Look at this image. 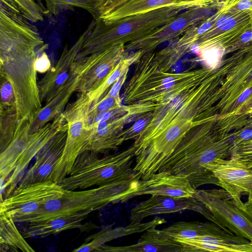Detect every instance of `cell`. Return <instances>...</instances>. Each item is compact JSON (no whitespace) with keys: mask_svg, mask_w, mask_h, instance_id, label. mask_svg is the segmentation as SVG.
<instances>
[{"mask_svg":"<svg viewBox=\"0 0 252 252\" xmlns=\"http://www.w3.org/2000/svg\"><path fill=\"white\" fill-rule=\"evenodd\" d=\"M0 107L15 105L12 86L6 79L2 76H0Z\"/></svg>","mask_w":252,"mask_h":252,"instance_id":"30","label":"cell"},{"mask_svg":"<svg viewBox=\"0 0 252 252\" xmlns=\"http://www.w3.org/2000/svg\"><path fill=\"white\" fill-rule=\"evenodd\" d=\"M35 1L40 6V7L45 10L48 14L47 10L46 8L45 5H44L42 0H35Z\"/></svg>","mask_w":252,"mask_h":252,"instance_id":"39","label":"cell"},{"mask_svg":"<svg viewBox=\"0 0 252 252\" xmlns=\"http://www.w3.org/2000/svg\"><path fill=\"white\" fill-rule=\"evenodd\" d=\"M93 211L92 210H87L46 220L29 222L23 236L25 238L43 237L77 228L82 231L94 229L97 227L94 224H81V222Z\"/></svg>","mask_w":252,"mask_h":252,"instance_id":"19","label":"cell"},{"mask_svg":"<svg viewBox=\"0 0 252 252\" xmlns=\"http://www.w3.org/2000/svg\"><path fill=\"white\" fill-rule=\"evenodd\" d=\"M91 104L83 96L66 107L63 115L68 124L67 135L62 158L51 181L59 184L70 173L79 156L86 151L90 136L89 111Z\"/></svg>","mask_w":252,"mask_h":252,"instance_id":"7","label":"cell"},{"mask_svg":"<svg viewBox=\"0 0 252 252\" xmlns=\"http://www.w3.org/2000/svg\"><path fill=\"white\" fill-rule=\"evenodd\" d=\"M240 0H225L222 7L225 8L228 7L232 5L235 4Z\"/></svg>","mask_w":252,"mask_h":252,"instance_id":"38","label":"cell"},{"mask_svg":"<svg viewBox=\"0 0 252 252\" xmlns=\"http://www.w3.org/2000/svg\"><path fill=\"white\" fill-rule=\"evenodd\" d=\"M215 23L201 34L192 46L210 66H216L232 43L252 26V10L224 8Z\"/></svg>","mask_w":252,"mask_h":252,"instance_id":"6","label":"cell"},{"mask_svg":"<svg viewBox=\"0 0 252 252\" xmlns=\"http://www.w3.org/2000/svg\"><path fill=\"white\" fill-rule=\"evenodd\" d=\"M162 237L170 240L178 238H191L208 234H220L226 232L214 222L198 221H178L170 226L158 230Z\"/></svg>","mask_w":252,"mask_h":252,"instance_id":"22","label":"cell"},{"mask_svg":"<svg viewBox=\"0 0 252 252\" xmlns=\"http://www.w3.org/2000/svg\"><path fill=\"white\" fill-rule=\"evenodd\" d=\"M126 78V75H125L123 78L118 79L116 81L113 85L111 89L107 94L108 95L113 97L118 98L119 97V93L120 88L123 84V82L124 81Z\"/></svg>","mask_w":252,"mask_h":252,"instance_id":"34","label":"cell"},{"mask_svg":"<svg viewBox=\"0 0 252 252\" xmlns=\"http://www.w3.org/2000/svg\"><path fill=\"white\" fill-rule=\"evenodd\" d=\"M194 191L185 177L160 171L147 179H140L127 193L125 202L134 197L146 194L189 198L192 197Z\"/></svg>","mask_w":252,"mask_h":252,"instance_id":"16","label":"cell"},{"mask_svg":"<svg viewBox=\"0 0 252 252\" xmlns=\"http://www.w3.org/2000/svg\"><path fill=\"white\" fill-rule=\"evenodd\" d=\"M128 0H98L95 9L96 19H100Z\"/></svg>","mask_w":252,"mask_h":252,"instance_id":"31","label":"cell"},{"mask_svg":"<svg viewBox=\"0 0 252 252\" xmlns=\"http://www.w3.org/2000/svg\"><path fill=\"white\" fill-rule=\"evenodd\" d=\"M156 227L150 228L134 245L115 247L101 246L95 252H183V247L178 242L161 236Z\"/></svg>","mask_w":252,"mask_h":252,"instance_id":"20","label":"cell"},{"mask_svg":"<svg viewBox=\"0 0 252 252\" xmlns=\"http://www.w3.org/2000/svg\"><path fill=\"white\" fill-rule=\"evenodd\" d=\"M124 48V44H119L76 60L73 71L76 76V92L88 93L99 87L116 67Z\"/></svg>","mask_w":252,"mask_h":252,"instance_id":"10","label":"cell"},{"mask_svg":"<svg viewBox=\"0 0 252 252\" xmlns=\"http://www.w3.org/2000/svg\"><path fill=\"white\" fill-rule=\"evenodd\" d=\"M98 0H44L48 14L57 15L61 12L74 7L81 8L96 18L95 6Z\"/></svg>","mask_w":252,"mask_h":252,"instance_id":"26","label":"cell"},{"mask_svg":"<svg viewBox=\"0 0 252 252\" xmlns=\"http://www.w3.org/2000/svg\"><path fill=\"white\" fill-rule=\"evenodd\" d=\"M242 211L252 221V193L248 195V200L244 203V209Z\"/></svg>","mask_w":252,"mask_h":252,"instance_id":"35","label":"cell"},{"mask_svg":"<svg viewBox=\"0 0 252 252\" xmlns=\"http://www.w3.org/2000/svg\"><path fill=\"white\" fill-rule=\"evenodd\" d=\"M44 44L36 27L24 16L0 15V73L12 86L18 121L42 107L35 62Z\"/></svg>","mask_w":252,"mask_h":252,"instance_id":"1","label":"cell"},{"mask_svg":"<svg viewBox=\"0 0 252 252\" xmlns=\"http://www.w3.org/2000/svg\"><path fill=\"white\" fill-rule=\"evenodd\" d=\"M119 97H113L108 94L100 98L90 108L89 114L90 121L100 113L115 109L119 105Z\"/></svg>","mask_w":252,"mask_h":252,"instance_id":"29","label":"cell"},{"mask_svg":"<svg viewBox=\"0 0 252 252\" xmlns=\"http://www.w3.org/2000/svg\"><path fill=\"white\" fill-rule=\"evenodd\" d=\"M11 0L15 4L23 16L32 22L42 21L44 16L48 14L35 0Z\"/></svg>","mask_w":252,"mask_h":252,"instance_id":"27","label":"cell"},{"mask_svg":"<svg viewBox=\"0 0 252 252\" xmlns=\"http://www.w3.org/2000/svg\"><path fill=\"white\" fill-rule=\"evenodd\" d=\"M138 144L126 150L100 157L98 153L87 150L76 159L69 175L59 184L66 190L85 189L114 181L131 171L132 158Z\"/></svg>","mask_w":252,"mask_h":252,"instance_id":"5","label":"cell"},{"mask_svg":"<svg viewBox=\"0 0 252 252\" xmlns=\"http://www.w3.org/2000/svg\"><path fill=\"white\" fill-rule=\"evenodd\" d=\"M197 212L207 218L208 211L203 204L193 197L175 198L165 195H152L130 211V224L140 223L146 217L163 214L176 213L184 210Z\"/></svg>","mask_w":252,"mask_h":252,"instance_id":"17","label":"cell"},{"mask_svg":"<svg viewBox=\"0 0 252 252\" xmlns=\"http://www.w3.org/2000/svg\"><path fill=\"white\" fill-rule=\"evenodd\" d=\"M175 83V80L173 78L170 77L163 80V85L165 88L172 87Z\"/></svg>","mask_w":252,"mask_h":252,"instance_id":"37","label":"cell"},{"mask_svg":"<svg viewBox=\"0 0 252 252\" xmlns=\"http://www.w3.org/2000/svg\"><path fill=\"white\" fill-rule=\"evenodd\" d=\"M223 8L232 11L252 10V0H241L228 7Z\"/></svg>","mask_w":252,"mask_h":252,"instance_id":"33","label":"cell"},{"mask_svg":"<svg viewBox=\"0 0 252 252\" xmlns=\"http://www.w3.org/2000/svg\"><path fill=\"white\" fill-rule=\"evenodd\" d=\"M214 8L193 7L179 14L173 20L156 29L145 37L128 43L127 49H140L141 52L152 50L162 42L183 34L191 27L207 18Z\"/></svg>","mask_w":252,"mask_h":252,"instance_id":"11","label":"cell"},{"mask_svg":"<svg viewBox=\"0 0 252 252\" xmlns=\"http://www.w3.org/2000/svg\"><path fill=\"white\" fill-rule=\"evenodd\" d=\"M133 169L118 179L92 189L80 191L65 189L63 195L42 206L28 223L70 215L87 210L93 211L110 204L124 203L129 190L141 179Z\"/></svg>","mask_w":252,"mask_h":252,"instance_id":"4","label":"cell"},{"mask_svg":"<svg viewBox=\"0 0 252 252\" xmlns=\"http://www.w3.org/2000/svg\"><path fill=\"white\" fill-rule=\"evenodd\" d=\"M205 168L217 179L219 186L230 195L234 203L241 210L244 203L241 196L252 193V168H248L234 159L217 158Z\"/></svg>","mask_w":252,"mask_h":252,"instance_id":"12","label":"cell"},{"mask_svg":"<svg viewBox=\"0 0 252 252\" xmlns=\"http://www.w3.org/2000/svg\"><path fill=\"white\" fill-rule=\"evenodd\" d=\"M94 23L93 20L86 31L70 47L66 45L55 65L45 73L38 82L41 102L45 104L53 98L62 89L70 75L77 56L85 38Z\"/></svg>","mask_w":252,"mask_h":252,"instance_id":"15","label":"cell"},{"mask_svg":"<svg viewBox=\"0 0 252 252\" xmlns=\"http://www.w3.org/2000/svg\"><path fill=\"white\" fill-rule=\"evenodd\" d=\"M76 76L72 71L60 91L30 120V133L43 127L61 114L73 94L76 92Z\"/></svg>","mask_w":252,"mask_h":252,"instance_id":"21","label":"cell"},{"mask_svg":"<svg viewBox=\"0 0 252 252\" xmlns=\"http://www.w3.org/2000/svg\"><path fill=\"white\" fill-rule=\"evenodd\" d=\"M179 4L185 5L182 0H128L99 20L104 23H111L127 16Z\"/></svg>","mask_w":252,"mask_h":252,"instance_id":"23","label":"cell"},{"mask_svg":"<svg viewBox=\"0 0 252 252\" xmlns=\"http://www.w3.org/2000/svg\"><path fill=\"white\" fill-rule=\"evenodd\" d=\"M229 131L218 125L217 130L183 138L158 172L185 177L195 189L206 184L219 186L217 179L205 166L215 159L230 157L233 134Z\"/></svg>","mask_w":252,"mask_h":252,"instance_id":"2","label":"cell"},{"mask_svg":"<svg viewBox=\"0 0 252 252\" xmlns=\"http://www.w3.org/2000/svg\"><path fill=\"white\" fill-rule=\"evenodd\" d=\"M64 190L53 182L17 187L10 195L0 200V210L10 214L15 222H28L42 206L61 197Z\"/></svg>","mask_w":252,"mask_h":252,"instance_id":"9","label":"cell"},{"mask_svg":"<svg viewBox=\"0 0 252 252\" xmlns=\"http://www.w3.org/2000/svg\"><path fill=\"white\" fill-rule=\"evenodd\" d=\"M0 252H35L17 229L10 214L3 210H0Z\"/></svg>","mask_w":252,"mask_h":252,"instance_id":"24","label":"cell"},{"mask_svg":"<svg viewBox=\"0 0 252 252\" xmlns=\"http://www.w3.org/2000/svg\"><path fill=\"white\" fill-rule=\"evenodd\" d=\"M173 240L183 246V252H252V242L226 232Z\"/></svg>","mask_w":252,"mask_h":252,"instance_id":"18","label":"cell"},{"mask_svg":"<svg viewBox=\"0 0 252 252\" xmlns=\"http://www.w3.org/2000/svg\"><path fill=\"white\" fill-rule=\"evenodd\" d=\"M18 122L15 105L0 107V152L4 150L11 141Z\"/></svg>","mask_w":252,"mask_h":252,"instance_id":"25","label":"cell"},{"mask_svg":"<svg viewBox=\"0 0 252 252\" xmlns=\"http://www.w3.org/2000/svg\"><path fill=\"white\" fill-rule=\"evenodd\" d=\"M35 67L37 72L40 73H46L51 68V62L44 51L39 53V55L38 54L35 62Z\"/></svg>","mask_w":252,"mask_h":252,"instance_id":"32","label":"cell"},{"mask_svg":"<svg viewBox=\"0 0 252 252\" xmlns=\"http://www.w3.org/2000/svg\"><path fill=\"white\" fill-rule=\"evenodd\" d=\"M192 197L211 213L213 222L226 232L252 242V221L224 189H195Z\"/></svg>","mask_w":252,"mask_h":252,"instance_id":"8","label":"cell"},{"mask_svg":"<svg viewBox=\"0 0 252 252\" xmlns=\"http://www.w3.org/2000/svg\"><path fill=\"white\" fill-rule=\"evenodd\" d=\"M68 130L66 122L35 156V162L25 174L17 187L52 182V175L63 154Z\"/></svg>","mask_w":252,"mask_h":252,"instance_id":"14","label":"cell"},{"mask_svg":"<svg viewBox=\"0 0 252 252\" xmlns=\"http://www.w3.org/2000/svg\"><path fill=\"white\" fill-rule=\"evenodd\" d=\"M146 124V122L144 120H140L138 121L132 126V130H131V132L127 135L126 139L130 138H133V133L139 132L144 127Z\"/></svg>","mask_w":252,"mask_h":252,"instance_id":"36","label":"cell"},{"mask_svg":"<svg viewBox=\"0 0 252 252\" xmlns=\"http://www.w3.org/2000/svg\"><path fill=\"white\" fill-rule=\"evenodd\" d=\"M65 122L62 113L43 127L31 133L14 170L5 180L4 184L0 187V196L3 194L4 196L0 200L12 193L23 179L25 170L31 160L61 129Z\"/></svg>","mask_w":252,"mask_h":252,"instance_id":"13","label":"cell"},{"mask_svg":"<svg viewBox=\"0 0 252 252\" xmlns=\"http://www.w3.org/2000/svg\"><path fill=\"white\" fill-rule=\"evenodd\" d=\"M229 157L248 168H252V139L233 145Z\"/></svg>","mask_w":252,"mask_h":252,"instance_id":"28","label":"cell"},{"mask_svg":"<svg viewBox=\"0 0 252 252\" xmlns=\"http://www.w3.org/2000/svg\"><path fill=\"white\" fill-rule=\"evenodd\" d=\"M189 8L179 4L148 12L124 17L111 23L94 19L76 60L103 51L112 46L142 38L156 29L175 19L181 11Z\"/></svg>","mask_w":252,"mask_h":252,"instance_id":"3","label":"cell"}]
</instances>
